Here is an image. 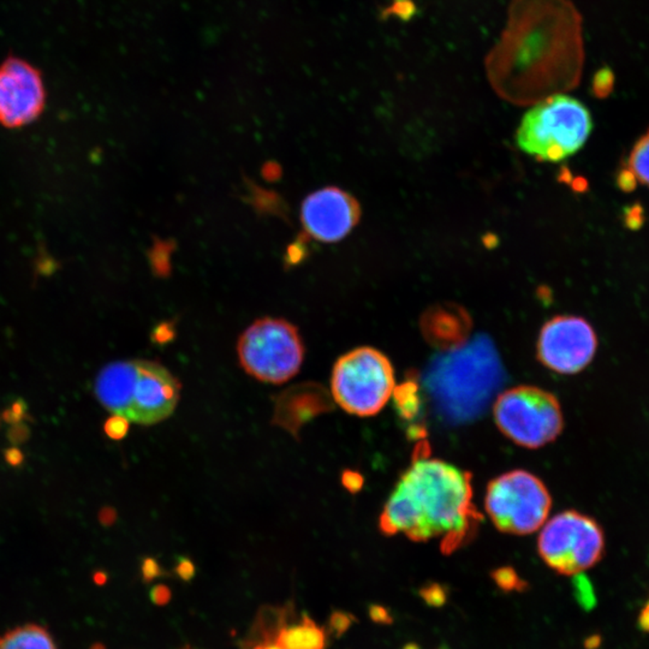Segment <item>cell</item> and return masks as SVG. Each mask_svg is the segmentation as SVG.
<instances>
[{
	"mask_svg": "<svg viewBox=\"0 0 649 649\" xmlns=\"http://www.w3.org/2000/svg\"><path fill=\"white\" fill-rule=\"evenodd\" d=\"M584 61L583 19L571 0H512L484 69L502 99L524 106L576 88Z\"/></svg>",
	"mask_w": 649,
	"mask_h": 649,
	"instance_id": "obj_1",
	"label": "cell"
},
{
	"mask_svg": "<svg viewBox=\"0 0 649 649\" xmlns=\"http://www.w3.org/2000/svg\"><path fill=\"white\" fill-rule=\"evenodd\" d=\"M470 474L446 462L421 456L411 463L385 504L384 534L414 541L444 539L442 552L461 545L475 522Z\"/></svg>",
	"mask_w": 649,
	"mask_h": 649,
	"instance_id": "obj_2",
	"label": "cell"
},
{
	"mask_svg": "<svg viewBox=\"0 0 649 649\" xmlns=\"http://www.w3.org/2000/svg\"><path fill=\"white\" fill-rule=\"evenodd\" d=\"M504 381L499 353L484 334L433 358L425 373V388L435 410L451 423L480 417Z\"/></svg>",
	"mask_w": 649,
	"mask_h": 649,
	"instance_id": "obj_3",
	"label": "cell"
},
{
	"mask_svg": "<svg viewBox=\"0 0 649 649\" xmlns=\"http://www.w3.org/2000/svg\"><path fill=\"white\" fill-rule=\"evenodd\" d=\"M181 383L158 362L127 360L106 365L98 374V400L113 415L150 426L169 419L181 397Z\"/></svg>",
	"mask_w": 649,
	"mask_h": 649,
	"instance_id": "obj_4",
	"label": "cell"
},
{
	"mask_svg": "<svg viewBox=\"0 0 649 649\" xmlns=\"http://www.w3.org/2000/svg\"><path fill=\"white\" fill-rule=\"evenodd\" d=\"M592 130V115L586 105L573 96L556 94L526 112L516 131V145L539 162H559L577 153Z\"/></svg>",
	"mask_w": 649,
	"mask_h": 649,
	"instance_id": "obj_5",
	"label": "cell"
},
{
	"mask_svg": "<svg viewBox=\"0 0 649 649\" xmlns=\"http://www.w3.org/2000/svg\"><path fill=\"white\" fill-rule=\"evenodd\" d=\"M396 388L388 356L369 346L351 350L337 360L331 377L336 403L351 415L379 414Z\"/></svg>",
	"mask_w": 649,
	"mask_h": 649,
	"instance_id": "obj_6",
	"label": "cell"
},
{
	"mask_svg": "<svg viewBox=\"0 0 649 649\" xmlns=\"http://www.w3.org/2000/svg\"><path fill=\"white\" fill-rule=\"evenodd\" d=\"M304 344L295 325L284 319L254 321L239 337L237 353L250 377L266 384L281 385L300 372Z\"/></svg>",
	"mask_w": 649,
	"mask_h": 649,
	"instance_id": "obj_7",
	"label": "cell"
},
{
	"mask_svg": "<svg viewBox=\"0 0 649 649\" xmlns=\"http://www.w3.org/2000/svg\"><path fill=\"white\" fill-rule=\"evenodd\" d=\"M493 415L500 432L526 449L554 442L564 427L559 400L535 386H517L500 393Z\"/></svg>",
	"mask_w": 649,
	"mask_h": 649,
	"instance_id": "obj_8",
	"label": "cell"
},
{
	"mask_svg": "<svg viewBox=\"0 0 649 649\" xmlns=\"http://www.w3.org/2000/svg\"><path fill=\"white\" fill-rule=\"evenodd\" d=\"M484 507L500 531L526 535L545 524L552 498L539 477L526 470H512L488 484Z\"/></svg>",
	"mask_w": 649,
	"mask_h": 649,
	"instance_id": "obj_9",
	"label": "cell"
},
{
	"mask_svg": "<svg viewBox=\"0 0 649 649\" xmlns=\"http://www.w3.org/2000/svg\"><path fill=\"white\" fill-rule=\"evenodd\" d=\"M542 526L539 554L558 573L577 576L603 557L605 534L592 517L577 511H564Z\"/></svg>",
	"mask_w": 649,
	"mask_h": 649,
	"instance_id": "obj_10",
	"label": "cell"
},
{
	"mask_svg": "<svg viewBox=\"0 0 649 649\" xmlns=\"http://www.w3.org/2000/svg\"><path fill=\"white\" fill-rule=\"evenodd\" d=\"M598 338L592 325L580 316H561L542 326L538 341V358L559 374H577L596 356Z\"/></svg>",
	"mask_w": 649,
	"mask_h": 649,
	"instance_id": "obj_11",
	"label": "cell"
},
{
	"mask_svg": "<svg viewBox=\"0 0 649 649\" xmlns=\"http://www.w3.org/2000/svg\"><path fill=\"white\" fill-rule=\"evenodd\" d=\"M46 105V90L40 70L21 58H6L0 64V125L17 129L33 123Z\"/></svg>",
	"mask_w": 649,
	"mask_h": 649,
	"instance_id": "obj_12",
	"label": "cell"
},
{
	"mask_svg": "<svg viewBox=\"0 0 649 649\" xmlns=\"http://www.w3.org/2000/svg\"><path fill=\"white\" fill-rule=\"evenodd\" d=\"M361 219V206L351 194L326 187L311 192L301 207V223L311 239L319 242L342 241Z\"/></svg>",
	"mask_w": 649,
	"mask_h": 649,
	"instance_id": "obj_13",
	"label": "cell"
},
{
	"mask_svg": "<svg viewBox=\"0 0 649 649\" xmlns=\"http://www.w3.org/2000/svg\"><path fill=\"white\" fill-rule=\"evenodd\" d=\"M420 325L430 346L449 351L465 344L472 330V318L460 304L445 302L428 308Z\"/></svg>",
	"mask_w": 649,
	"mask_h": 649,
	"instance_id": "obj_14",
	"label": "cell"
},
{
	"mask_svg": "<svg viewBox=\"0 0 649 649\" xmlns=\"http://www.w3.org/2000/svg\"><path fill=\"white\" fill-rule=\"evenodd\" d=\"M274 645L281 649H323L326 635L308 616H303L300 624L281 628L274 638Z\"/></svg>",
	"mask_w": 649,
	"mask_h": 649,
	"instance_id": "obj_15",
	"label": "cell"
},
{
	"mask_svg": "<svg viewBox=\"0 0 649 649\" xmlns=\"http://www.w3.org/2000/svg\"><path fill=\"white\" fill-rule=\"evenodd\" d=\"M0 649H58L52 635L36 624L17 626L0 636Z\"/></svg>",
	"mask_w": 649,
	"mask_h": 649,
	"instance_id": "obj_16",
	"label": "cell"
},
{
	"mask_svg": "<svg viewBox=\"0 0 649 649\" xmlns=\"http://www.w3.org/2000/svg\"><path fill=\"white\" fill-rule=\"evenodd\" d=\"M626 164L636 182L649 188V130L635 143Z\"/></svg>",
	"mask_w": 649,
	"mask_h": 649,
	"instance_id": "obj_17",
	"label": "cell"
},
{
	"mask_svg": "<svg viewBox=\"0 0 649 649\" xmlns=\"http://www.w3.org/2000/svg\"><path fill=\"white\" fill-rule=\"evenodd\" d=\"M492 577H493V580L496 581L498 587L502 588L505 592H511V591L521 592L526 588V583L519 580L514 568H498L496 571H493Z\"/></svg>",
	"mask_w": 649,
	"mask_h": 649,
	"instance_id": "obj_18",
	"label": "cell"
},
{
	"mask_svg": "<svg viewBox=\"0 0 649 649\" xmlns=\"http://www.w3.org/2000/svg\"><path fill=\"white\" fill-rule=\"evenodd\" d=\"M410 385L411 386L402 388L400 392H398L396 395L398 407H400L403 415L405 416L414 415L416 410H417V407H419L417 398H416L415 393H414V386H412V384Z\"/></svg>",
	"mask_w": 649,
	"mask_h": 649,
	"instance_id": "obj_19",
	"label": "cell"
},
{
	"mask_svg": "<svg viewBox=\"0 0 649 649\" xmlns=\"http://www.w3.org/2000/svg\"><path fill=\"white\" fill-rule=\"evenodd\" d=\"M420 596L426 601L427 605L432 607H442L445 605L447 594L445 588L439 584H430L423 587L420 592Z\"/></svg>",
	"mask_w": 649,
	"mask_h": 649,
	"instance_id": "obj_20",
	"label": "cell"
},
{
	"mask_svg": "<svg viewBox=\"0 0 649 649\" xmlns=\"http://www.w3.org/2000/svg\"><path fill=\"white\" fill-rule=\"evenodd\" d=\"M356 622V618L350 613L343 611H333L330 617L331 630L333 631L337 638H341L342 635L346 634L349 630L350 626L353 623Z\"/></svg>",
	"mask_w": 649,
	"mask_h": 649,
	"instance_id": "obj_21",
	"label": "cell"
},
{
	"mask_svg": "<svg viewBox=\"0 0 649 649\" xmlns=\"http://www.w3.org/2000/svg\"><path fill=\"white\" fill-rule=\"evenodd\" d=\"M129 421L120 415H113L105 423V432L111 439L120 440L128 435Z\"/></svg>",
	"mask_w": 649,
	"mask_h": 649,
	"instance_id": "obj_22",
	"label": "cell"
},
{
	"mask_svg": "<svg viewBox=\"0 0 649 649\" xmlns=\"http://www.w3.org/2000/svg\"><path fill=\"white\" fill-rule=\"evenodd\" d=\"M175 573L185 582H190L195 577L196 568L189 558L178 557L177 558L176 566H175Z\"/></svg>",
	"mask_w": 649,
	"mask_h": 649,
	"instance_id": "obj_23",
	"label": "cell"
},
{
	"mask_svg": "<svg viewBox=\"0 0 649 649\" xmlns=\"http://www.w3.org/2000/svg\"><path fill=\"white\" fill-rule=\"evenodd\" d=\"M171 596L172 593L165 584H157L150 591V601L157 606H165L166 603H170Z\"/></svg>",
	"mask_w": 649,
	"mask_h": 649,
	"instance_id": "obj_24",
	"label": "cell"
},
{
	"mask_svg": "<svg viewBox=\"0 0 649 649\" xmlns=\"http://www.w3.org/2000/svg\"><path fill=\"white\" fill-rule=\"evenodd\" d=\"M162 575H164V571L160 568L158 561L153 559V558L143 559L142 576L145 582H150L154 578H158L159 576H162Z\"/></svg>",
	"mask_w": 649,
	"mask_h": 649,
	"instance_id": "obj_25",
	"label": "cell"
},
{
	"mask_svg": "<svg viewBox=\"0 0 649 649\" xmlns=\"http://www.w3.org/2000/svg\"><path fill=\"white\" fill-rule=\"evenodd\" d=\"M368 613L373 622L378 623V624L388 625V624L393 623L391 613L388 612V608L380 606V605H372V606L369 607Z\"/></svg>",
	"mask_w": 649,
	"mask_h": 649,
	"instance_id": "obj_26",
	"label": "cell"
},
{
	"mask_svg": "<svg viewBox=\"0 0 649 649\" xmlns=\"http://www.w3.org/2000/svg\"><path fill=\"white\" fill-rule=\"evenodd\" d=\"M342 482L344 484V487L348 489L349 492L360 491L363 484V479H362L360 474L356 473V472H351V470H346L342 475Z\"/></svg>",
	"mask_w": 649,
	"mask_h": 649,
	"instance_id": "obj_27",
	"label": "cell"
},
{
	"mask_svg": "<svg viewBox=\"0 0 649 649\" xmlns=\"http://www.w3.org/2000/svg\"><path fill=\"white\" fill-rule=\"evenodd\" d=\"M636 180L629 170L624 169L618 175V185L624 192H631L636 187Z\"/></svg>",
	"mask_w": 649,
	"mask_h": 649,
	"instance_id": "obj_28",
	"label": "cell"
},
{
	"mask_svg": "<svg viewBox=\"0 0 649 649\" xmlns=\"http://www.w3.org/2000/svg\"><path fill=\"white\" fill-rule=\"evenodd\" d=\"M402 649H421L416 643H407Z\"/></svg>",
	"mask_w": 649,
	"mask_h": 649,
	"instance_id": "obj_29",
	"label": "cell"
}]
</instances>
